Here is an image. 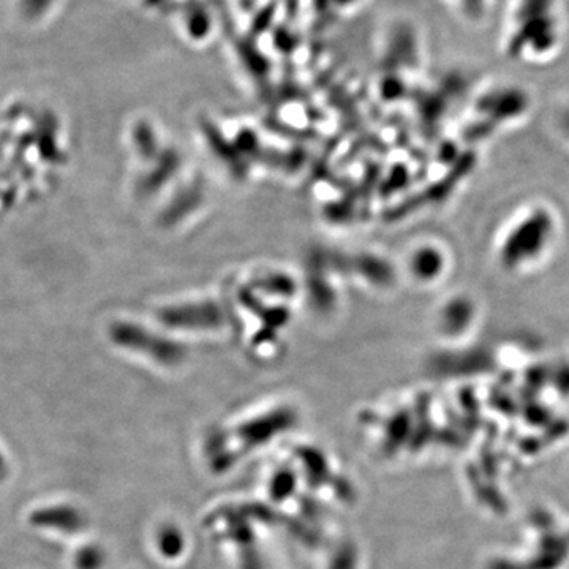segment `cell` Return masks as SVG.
<instances>
[{"label": "cell", "mask_w": 569, "mask_h": 569, "mask_svg": "<svg viewBox=\"0 0 569 569\" xmlns=\"http://www.w3.org/2000/svg\"><path fill=\"white\" fill-rule=\"evenodd\" d=\"M553 219L546 209H535L509 231L500 249L505 268L519 269L538 260L553 236Z\"/></svg>", "instance_id": "1"}]
</instances>
